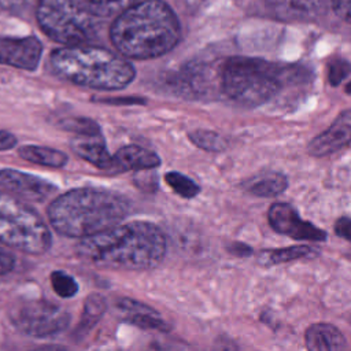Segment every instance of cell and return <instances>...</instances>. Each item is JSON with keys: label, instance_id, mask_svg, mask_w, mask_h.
Segmentation results:
<instances>
[{"label": "cell", "instance_id": "cell-1", "mask_svg": "<svg viewBox=\"0 0 351 351\" xmlns=\"http://www.w3.org/2000/svg\"><path fill=\"white\" fill-rule=\"evenodd\" d=\"M166 254V237L159 226L145 221L115 225L81 239L77 255L101 269L148 270L156 267Z\"/></svg>", "mask_w": 351, "mask_h": 351}, {"label": "cell", "instance_id": "cell-2", "mask_svg": "<svg viewBox=\"0 0 351 351\" xmlns=\"http://www.w3.org/2000/svg\"><path fill=\"white\" fill-rule=\"evenodd\" d=\"M110 38L125 58L152 59L167 53L178 44L181 25L165 1L138 0L117 15Z\"/></svg>", "mask_w": 351, "mask_h": 351}, {"label": "cell", "instance_id": "cell-3", "mask_svg": "<svg viewBox=\"0 0 351 351\" xmlns=\"http://www.w3.org/2000/svg\"><path fill=\"white\" fill-rule=\"evenodd\" d=\"M129 214L123 196L99 188H75L48 207L51 226L66 237L85 239L118 225Z\"/></svg>", "mask_w": 351, "mask_h": 351}, {"label": "cell", "instance_id": "cell-4", "mask_svg": "<svg viewBox=\"0 0 351 351\" xmlns=\"http://www.w3.org/2000/svg\"><path fill=\"white\" fill-rule=\"evenodd\" d=\"M49 62L60 78L99 90L123 89L136 75L133 64L119 52L88 44L58 48L51 53Z\"/></svg>", "mask_w": 351, "mask_h": 351}, {"label": "cell", "instance_id": "cell-5", "mask_svg": "<svg viewBox=\"0 0 351 351\" xmlns=\"http://www.w3.org/2000/svg\"><path fill=\"white\" fill-rule=\"evenodd\" d=\"M304 77L296 67H285L262 59L234 56L219 71V88L230 100L244 107L269 101L288 82Z\"/></svg>", "mask_w": 351, "mask_h": 351}, {"label": "cell", "instance_id": "cell-6", "mask_svg": "<svg viewBox=\"0 0 351 351\" xmlns=\"http://www.w3.org/2000/svg\"><path fill=\"white\" fill-rule=\"evenodd\" d=\"M99 19L85 0H38L37 4L41 30L64 45L86 44L96 34Z\"/></svg>", "mask_w": 351, "mask_h": 351}, {"label": "cell", "instance_id": "cell-7", "mask_svg": "<svg viewBox=\"0 0 351 351\" xmlns=\"http://www.w3.org/2000/svg\"><path fill=\"white\" fill-rule=\"evenodd\" d=\"M0 243L25 254L41 255L51 247V232L22 199L0 192Z\"/></svg>", "mask_w": 351, "mask_h": 351}, {"label": "cell", "instance_id": "cell-8", "mask_svg": "<svg viewBox=\"0 0 351 351\" xmlns=\"http://www.w3.org/2000/svg\"><path fill=\"white\" fill-rule=\"evenodd\" d=\"M10 319L19 332L27 336L47 337L64 330L70 322V314L53 302L27 299L11 307Z\"/></svg>", "mask_w": 351, "mask_h": 351}, {"label": "cell", "instance_id": "cell-9", "mask_svg": "<svg viewBox=\"0 0 351 351\" xmlns=\"http://www.w3.org/2000/svg\"><path fill=\"white\" fill-rule=\"evenodd\" d=\"M267 219L277 233L285 234L293 240L324 241L326 239L325 230L303 221L298 211L288 203L280 202L271 204L267 211Z\"/></svg>", "mask_w": 351, "mask_h": 351}, {"label": "cell", "instance_id": "cell-10", "mask_svg": "<svg viewBox=\"0 0 351 351\" xmlns=\"http://www.w3.org/2000/svg\"><path fill=\"white\" fill-rule=\"evenodd\" d=\"M0 186L22 200L36 203L44 202L56 191L48 181L14 169L0 170Z\"/></svg>", "mask_w": 351, "mask_h": 351}, {"label": "cell", "instance_id": "cell-11", "mask_svg": "<svg viewBox=\"0 0 351 351\" xmlns=\"http://www.w3.org/2000/svg\"><path fill=\"white\" fill-rule=\"evenodd\" d=\"M43 53L41 43L33 37H0V64L34 70Z\"/></svg>", "mask_w": 351, "mask_h": 351}, {"label": "cell", "instance_id": "cell-12", "mask_svg": "<svg viewBox=\"0 0 351 351\" xmlns=\"http://www.w3.org/2000/svg\"><path fill=\"white\" fill-rule=\"evenodd\" d=\"M351 143V108L344 110L333 123L324 130L321 134L315 136L307 151L313 156H326L341 149Z\"/></svg>", "mask_w": 351, "mask_h": 351}, {"label": "cell", "instance_id": "cell-13", "mask_svg": "<svg viewBox=\"0 0 351 351\" xmlns=\"http://www.w3.org/2000/svg\"><path fill=\"white\" fill-rule=\"evenodd\" d=\"M170 86L178 96L207 97L214 86L213 71L206 64H191L171 78Z\"/></svg>", "mask_w": 351, "mask_h": 351}, {"label": "cell", "instance_id": "cell-14", "mask_svg": "<svg viewBox=\"0 0 351 351\" xmlns=\"http://www.w3.org/2000/svg\"><path fill=\"white\" fill-rule=\"evenodd\" d=\"M117 311L123 321L141 329L169 332L170 324L152 307L130 298H121L115 303Z\"/></svg>", "mask_w": 351, "mask_h": 351}, {"label": "cell", "instance_id": "cell-15", "mask_svg": "<svg viewBox=\"0 0 351 351\" xmlns=\"http://www.w3.org/2000/svg\"><path fill=\"white\" fill-rule=\"evenodd\" d=\"M160 158L140 145H125L119 148L112 156V165L107 170L108 173H123L129 170H148L159 166Z\"/></svg>", "mask_w": 351, "mask_h": 351}, {"label": "cell", "instance_id": "cell-16", "mask_svg": "<svg viewBox=\"0 0 351 351\" xmlns=\"http://www.w3.org/2000/svg\"><path fill=\"white\" fill-rule=\"evenodd\" d=\"M71 148L78 156L101 170H108L112 165V156L106 147L103 134L77 136L71 140Z\"/></svg>", "mask_w": 351, "mask_h": 351}, {"label": "cell", "instance_id": "cell-17", "mask_svg": "<svg viewBox=\"0 0 351 351\" xmlns=\"http://www.w3.org/2000/svg\"><path fill=\"white\" fill-rule=\"evenodd\" d=\"M304 340L311 351H335L347 347L343 333L335 325L326 322L310 325L304 333Z\"/></svg>", "mask_w": 351, "mask_h": 351}, {"label": "cell", "instance_id": "cell-18", "mask_svg": "<svg viewBox=\"0 0 351 351\" xmlns=\"http://www.w3.org/2000/svg\"><path fill=\"white\" fill-rule=\"evenodd\" d=\"M271 11L282 19H308L317 15L324 0H267Z\"/></svg>", "mask_w": 351, "mask_h": 351}, {"label": "cell", "instance_id": "cell-19", "mask_svg": "<svg viewBox=\"0 0 351 351\" xmlns=\"http://www.w3.org/2000/svg\"><path fill=\"white\" fill-rule=\"evenodd\" d=\"M243 186L255 196L274 197L287 189L288 181L278 171H263L243 182Z\"/></svg>", "mask_w": 351, "mask_h": 351}, {"label": "cell", "instance_id": "cell-20", "mask_svg": "<svg viewBox=\"0 0 351 351\" xmlns=\"http://www.w3.org/2000/svg\"><path fill=\"white\" fill-rule=\"evenodd\" d=\"M19 156L27 162L48 166V167H63L67 163V155L59 149L41 147V145H23L18 151Z\"/></svg>", "mask_w": 351, "mask_h": 351}, {"label": "cell", "instance_id": "cell-21", "mask_svg": "<svg viewBox=\"0 0 351 351\" xmlns=\"http://www.w3.org/2000/svg\"><path fill=\"white\" fill-rule=\"evenodd\" d=\"M189 140L199 148L210 152H219L228 147V140L213 130H193L188 134Z\"/></svg>", "mask_w": 351, "mask_h": 351}, {"label": "cell", "instance_id": "cell-22", "mask_svg": "<svg viewBox=\"0 0 351 351\" xmlns=\"http://www.w3.org/2000/svg\"><path fill=\"white\" fill-rule=\"evenodd\" d=\"M106 311V300L99 293H92L86 298L84 304V314L82 321L78 326V330H89L90 326H93L103 313Z\"/></svg>", "mask_w": 351, "mask_h": 351}, {"label": "cell", "instance_id": "cell-23", "mask_svg": "<svg viewBox=\"0 0 351 351\" xmlns=\"http://www.w3.org/2000/svg\"><path fill=\"white\" fill-rule=\"evenodd\" d=\"M314 254H317V251L310 245H306V244L291 245V247H285V248L271 250L269 252V262L274 263V265L287 263V262H291V261L308 258Z\"/></svg>", "mask_w": 351, "mask_h": 351}, {"label": "cell", "instance_id": "cell-24", "mask_svg": "<svg viewBox=\"0 0 351 351\" xmlns=\"http://www.w3.org/2000/svg\"><path fill=\"white\" fill-rule=\"evenodd\" d=\"M165 181L177 195H180L181 197H185V199H192L200 192L199 185L192 178H189L185 174H181L178 171L166 173Z\"/></svg>", "mask_w": 351, "mask_h": 351}, {"label": "cell", "instance_id": "cell-25", "mask_svg": "<svg viewBox=\"0 0 351 351\" xmlns=\"http://www.w3.org/2000/svg\"><path fill=\"white\" fill-rule=\"evenodd\" d=\"M138 0H85L88 7L99 16V18H107V16H117Z\"/></svg>", "mask_w": 351, "mask_h": 351}, {"label": "cell", "instance_id": "cell-26", "mask_svg": "<svg viewBox=\"0 0 351 351\" xmlns=\"http://www.w3.org/2000/svg\"><path fill=\"white\" fill-rule=\"evenodd\" d=\"M51 284L55 293L60 298H73L78 292L77 281L63 270L52 271Z\"/></svg>", "mask_w": 351, "mask_h": 351}, {"label": "cell", "instance_id": "cell-27", "mask_svg": "<svg viewBox=\"0 0 351 351\" xmlns=\"http://www.w3.org/2000/svg\"><path fill=\"white\" fill-rule=\"evenodd\" d=\"M62 128L75 133L77 136H95V134H101L100 126L89 118H67L62 121Z\"/></svg>", "mask_w": 351, "mask_h": 351}, {"label": "cell", "instance_id": "cell-28", "mask_svg": "<svg viewBox=\"0 0 351 351\" xmlns=\"http://www.w3.org/2000/svg\"><path fill=\"white\" fill-rule=\"evenodd\" d=\"M351 71V64L343 59H335L328 66V78L330 85H339Z\"/></svg>", "mask_w": 351, "mask_h": 351}, {"label": "cell", "instance_id": "cell-29", "mask_svg": "<svg viewBox=\"0 0 351 351\" xmlns=\"http://www.w3.org/2000/svg\"><path fill=\"white\" fill-rule=\"evenodd\" d=\"M337 16L351 23V0H330Z\"/></svg>", "mask_w": 351, "mask_h": 351}, {"label": "cell", "instance_id": "cell-30", "mask_svg": "<svg viewBox=\"0 0 351 351\" xmlns=\"http://www.w3.org/2000/svg\"><path fill=\"white\" fill-rule=\"evenodd\" d=\"M15 267V258L5 248L0 247V276L8 274Z\"/></svg>", "mask_w": 351, "mask_h": 351}, {"label": "cell", "instance_id": "cell-31", "mask_svg": "<svg viewBox=\"0 0 351 351\" xmlns=\"http://www.w3.org/2000/svg\"><path fill=\"white\" fill-rule=\"evenodd\" d=\"M335 232L337 236L351 241V218L341 217L335 223Z\"/></svg>", "mask_w": 351, "mask_h": 351}, {"label": "cell", "instance_id": "cell-32", "mask_svg": "<svg viewBox=\"0 0 351 351\" xmlns=\"http://www.w3.org/2000/svg\"><path fill=\"white\" fill-rule=\"evenodd\" d=\"M30 0H0V7L7 11H21Z\"/></svg>", "mask_w": 351, "mask_h": 351}, {"label": "cell", "instance_id": "cell-33", "mask_svg": "<svg viewBox=\"0 0 351 351\" xmlns=\"http://www.w3.org/2000/svg\"><path fill=\"white\" fill-rule=\"evenodd\" d=\"M15 144H16V138L14 134L5 130H0V151L11 149L15 147Z\"/></svg>", "mask_w": 351, "mask_h": 351}, {"label": "cell", "instance_id": "cell-34", "mask_svg": "<svg viewBox=\"0 0 351 351\" xmlns=\"http://www.w3.org/2000/svg\"><path fill=\"white\" fill-rule=\"evenodd\" d=\"M229 251L237 256H248L252 254V248L248 247L247 244H243V243H233L230 247H229Z\"/></svg>", "mask_w": 351, "mask_h": 351}, {"label": "cell", "instance_id": "cell-35", "mask_svg": "<svg viewBox=\"0 0 351 351\" xmlns=\"http://www.w3.org/2000/svg\"><path fill=\"white\" fill-rule=\"evenodd\" d=\"M122 100H107V103H121ZM123 103H140V100H136V99H132V100H123Z\"/></svg>", "mask_w": 351, "mask_h": 351}, {"label": "cell", "instance_id": "cell-36", "mask_svg": "<svg viewBox=\"0 0 351 351\" xmlns=\"http://www.w3.org/2000/svg\"><path fill=\"white\" fill-rule=\"evenodd\" d=\"M346 90H347V93H351V82L347 85V89H346Z\"/></svg>", "mask_w": 351, "mask_h": 351}, {"label": "cell", "instance_id": "cell-37", "mask_svg": "<svg viewBox=\"0 0 351 351\" xmlns=\"http://www.w3.org/2000/svg\"><path fill=\"white\" fill-rule=\"evenodd\" d=\"M350 256H351V255H350Z\"/></svg>", "mask_w": 351, "mask_h": 351}]
</instances>
